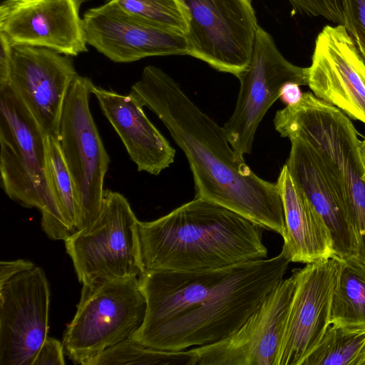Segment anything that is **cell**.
Masks as SVG:
<instances>
[{"mask_svg": "<svg viewBox=\"0 0 365 365\" xmlns=\"http://www.w3.org/2000/svg\"><path fill=\"white\" fill-rule=\"evenodd\" d=\"M290 261L272 258L198 272L145 271L143 324L131 336L156 349L180 351L227 337L283 279Z\"/></svg>", "mask_w": 365, "mask_h": 365, "instance_id": "1", "label": "cell"}, {"mask_svg": "<svg viewBox=\"0 0 365 365\" xmlns=\"http://www.w3.org/2000/svg\"><path fill=\"white\" fill-rule=\"evenodd\" d=\"M50 290L36 265L0 280V365H33L47 336Z\"/></svg>", "mask_w": 365, "mask_h": 365, "instance_id": "10", "label": "cell"}, {"mask_svg": "<svg viewBox=\"0 0 365 365\" xmlns=\"http://www.w3.org/2000/svg\"><path fill=\"white\" fill-rule=\"evenodd\" d=\"M361 150L363 155L364 160L365 162V139L361 141Z\"/></svg>", "mask_w": 365, "mask_h": 365, "instance_id": "31", "label": "cell"}, {"mask_svg": "<svg viewBox=\"0 0 365 365\" xmlns=\"http://www.w3.org/2000/svg\"><path fill=\"white\" fill-rule=\"evenodd\" d=\"M11 46L9 87L46 135L58 138L64 103L78 76L73 58L45 47Z\"/></svg>", "mask_w": 365, "mask_h": 365, "instance_id": "12", "label": "cell"}, {"mask_svg": "<svg viewBox=\"0 0 365 365\" xmlns=\"http://www.w3.org/2000/svg\"><path fill=\"white\" fill-rule=\"evenodd\" d=\"M47 181L61 217L73 233L78 230L79 209L76 187L61 152L58 138H46Z\"/></svg>", "mask_w": 365, "mask_h": 365, "instance_id": "22", "label": "cell"}, {"mask_svg": "<svg viewBox=\"0 0 365 365\" xmlns=\"http://www.w3.org/2000/svg\"><path fill=\"white\" fill-rule=\"evenodd\" d=\"M296 284L293 269L237 331L217 343L190 349L196 365H277Z\"/></svg>", "mask_w": 365, "mask_h": 365, "instance_id": "11", "label": "cell"}, {"mask_svg": "<svg viewBox=\"0 0 365 365\" xmlns=\"http://www.w3.org/2000/svg\"><path fill=\"white\" fill-rule=\"evenodd\" d=\"M188 54L237 78L252 58L258 27L251 0H179Z\"/></svg>", "mask_w": 365, "mask_h": 365, "instance_id": "8", "label": "cell"}, {"mask_svg": "<svg viewBox=\"0 0 365 365\" xmlns=\"http://www.w3.org/2000/svg\"><path fill=\"white\" fill-rule=\"evenodd\" d=\"M46 134L9 86L0 88V173L5 193L19 205L38 209L52 240L73 232L65 224L46 173Z\"/></svg>", "mask_w": 365, "mask_h": 365, "instance_id": "4", "label": "cell"}, {"mask_svg": "<svg viewBox=\"0 0 365 365\" xmlns=\"http://www.w3.org/2000/svg\"><path fill=\"white\" fill-rule=\"evenodd\" d=\"M0 88L6 86L9 83L11 61H12V46L0 34Z\"/></svg>", "mask_w": 365, "mask_h": 365, "instance_id": "28", "label": "cell"}, {"mask_svg": "<svg viewBox=\"0 0 365 365\" xmlns=\"http://www.w3.org/2000/svg\"><path fill=\"white\" fill-rule=\"evenodd\" d=\"M301 365H365V327L331 324Z\"/></svg>", "mask_w": 365, "mask_h": 365, "instance_id": "21", "label": "cell"}, {"mask_svg": "<svg viewBox=\"0 0 365 365\" xmlns=\"http://www.w3.org/2000/svg\"><path fill=\"white\" fill-rule=\"evenodd\" d=\"M35 264L29 260L16 259L12 261H1L0 280L6 279L16 272L32 267Z\"/></svg>", "mask_w": 365, "mask_h": 365, "instance_id": "29", "label": "cell"}, {"mask_svg": "<svg viewBox=\"0 0 365 365\" xmlns=\"http://www.w3.org/2000/svg\"><path fill=\"white\" fill-rule=\"evenodd\" d=\"M302 95L299 85L295 83H287L282 88L279 98L287 106L299 102Z\"/></svg>", "mask_w": 365, "mask_h": 365, "instance_id": "30", "label": "cell"}, {"mask_svg": "<svg viewBox=\"0 0 365 365\" xmlns=\"http://www.w3.org/2000/svg\"><path fill=\"white\" fill-rule=\"evenodd\" d=\"M308 86L319 99L365 124V60L344 25L317 35Z\"/></svg>", "mask_w": 365, "mask_h": 365, "instance_id": "15", "label": "cell"}, {"mask_svg": "<svg viewBox=\"0 0 365 365\" xmlns=\"http://www.w3.org/2000/svg\"><path fill=\"white\" fill-rule=\"evenodd\" d=\"M145 312L139 277L83 284L76 312L63 334L65 354L73 363L84 365L133 336L143 324Z\"/></svg>", "mask_w": 365, "mask_h": 365, "instance_id": "5", "label": "cell"}, {"mask_svg": "<svg viewBox=\"0 0 365 365\" xmlns=\"http://www.w3.org/2000/svg\"><path fill=\"white\" fill-rule=\"evenodd\" d=\"M190 350L169 351L146 346L130 336L105 349L84 365H196Z\"/></svg>", "mask_w": 365, "mask_h": 365, "instance_id": "23", "label": "cell"}, {"mask_svg": "<svg viewBox=\"0 0 365 365\" xmlns=\"http://www.w3.org/2000/svg\"><path fill=\"white\" fill-rule=\"evenodd\" d=\"M145 271L198 272L267 258L261 226L195 197L153 221L138 222Z\"/></svg>", "mask_w": 365, "mask_h": 365, "instance_id": "3", "label": "cell"}, {"mask_svg": "<svg viewBox=\"0 0 365 365\" xmlns=\"http://www.w3.org/2000/svg\"><path fill=\"white\" fill-rule=\"evenodd\" d=\"M86 42L115 63L187 55L185 36L131 14L110 0L83 14Z\"/></svg>", "mask_w": 365, "mask_h": 365, "instance_id": "13", "label": "cell"}, {"mask_svg": "<svg viewBox=\"0 0 365 365\" xmlns=\"http://www.w3.org/2000/svg\"><path fill=\"white\" fill-rule=\"evenodd\" d=\"M341 267L334 256L294 269L296 289L277 365H301L331 325V304Z\"/></svg>", "mask_w": 365, "mask_h": 365, "instance_id": "14", "label": "cell"}, {"mask_svg": "<svg viewBox=\"0 0 365 365\" xmlns=\"http://www.w3.org/2000/svg\"><path fill=\"white\" fill-rule=\"evenodd\" d=\"M282 198L285 232L282 251L290 262L311 263L334 257L324 221L293 181L284 165L276 182Z\"/></svg>", "mask_w": 365, "mask_h": 365, "instance_id": "19", "label": "cell"}, {"mask_svg": "<svg viewBox=\"0 0 365 365\" xmlns=\"http://www.w3.org/2000/svg\"><path fill=\"white\" fill-rule=\"evenodd\" d=\"M308 68L287 61L272 36L258 26L250 63L237 77L240 87L234 112L223 126L230 144L239 156L251 153L256 130L267 111L280 97L284 85H308Z\"/></svg>", "mask_w": 365, "mask_h": 365, "instance_id": "9", "label": "cell"}, {"mask_svg": "<svg viewBox=\"0 0 365 365\" xmlns=\"http://www.w3.org/2000/svg\"><path fill=\"white\" fill-rule=\"evenodd\" d=\"M291 150L284 164L327 226L334 254L343 259L358 256V244L346 212L324 174L310 144L298 135L289 138Z\"/></svg>", "mask_w": 365, "mask_h": 365, "instance_id": "18", "label": "cell"}, {"mask_svg": "<svg viewBox=\"0 0 365 365\" xmlns=\"http://www.w3.org/2000/svg\"><path fill=\"white\" fill-rule=\"evenodd\" d=\"M85 0H4L0 34L11 45L45 47L70 56L88 51L83 19Z\"/></svg>", "mask_w": 365, "mask_h": 365, "instance_id": "16", "label": "cell"}, {"mask_svg": "<svg viewBox=\"0 0 365 365\" xmlns=\"http://www.w3.org/2000/svg\"><path fill=\"white\" fill-rule=\"evenodd\" d=\"M123 9L160 27L185 36L188 26L179 0H113Z\"/></svg>", "mask_w": 365, "mask_h": 365, "instance_id": "24", "label": "cell"}, {"mask_svg": "<svg viewBox=\"0 0 365 365\" xmlns=\"http://www.w3.org/2000/svg\"><path fill=\"white\" fill-rule=\"evenodd\" d=\"M344 26L365 60V0H342Z\"/></svg>", "mask_w": 365, "mask_h": 365, "instance_id": "25", "label": "cell"}, {"mask_svg": "<svg viewBox=\"0 0 365 365\" xmlns=\"http://www.w3.org/2000/svg\"><path fill=\"white\" fill-rule=\"evenodd\" d=\"M331 324L365 327V262L358 257L341 259L331 304Z\"/></svg>", "mask_w": 365, "mask_h": 365, "instance_id": "20", "label": "cell"}, {"mask_svg": "<svg viewBox=\"0 0 365 365\" xmlns=\"http://www.w3.org/2000/svg\"><path fill=\"white\" fill-rule=\"evenodd\" d=\"M92 94L138 171L158 175L174 162L175 150L148 118L133 92L123 95L94 86Z\"/></svg>", "mask_w": 365, "mask_h": 365, "instance_id": "17", "label": "cell"}, {"mask_svg": "<svg viewBox=\"0 0 365 365\" xmlns=\"http://www.w3.org/2000/svg\"><path fill=\"white\" fill-rule=\"evenodd\" d=\"M295 11L344 24L342 0H289Z\"/></svg>", "mask_w": 365, "mask_h": 365, "instance_id": "26", "label": "cell"}, {"mask_svg": "<svg viewBox=\"0 0 365 365\" xmlns=\"http://www.w3.org/2000/svg\"><path fill=\"white\" fill-rule=\"evenodd\" d=\"M94 86L88 77L78 75L75 78L64 103L58 133L76 187L78 230L93 223L101 212L104 178L110 163L90 110L89 98Z\"/></svg>", "mask_w": 365, "mask_h": 365, "instance_id": "7", "label": "cell"}, {"mask_svg": "<svg viewBox=\"0 0 365 365\" xmlns=\"http://www.w3.org/2000/svg\"><path fill=\"white\" fill-rule=\"evenodd\" d=\"M138 222L122 194L104 190L97 219L64 240L78 281L83 284L99 279L139 277L145 269Z\"/></svg>", "mask_w": 365, "mask_h": 365, "instance_id": "6", "label": "cell"}, {"mask_svg": "<svg viewBox=\"0 0 365 365\" xmlns=\"http://www.w3.org/2000/svg\"><path fill=\"white\" fill-rule=\"evenodd\" d=\"M64 354L62 342L47 336L36 355L33 365H64Z\"/></svg>", "mask_w": 365, "mask_h": 365, "instance_id": "27", "label": "cell"}, {"mask_svg": "<svg viewBox=\"0 0 365 365\" xmlns=\"http://www.w3.org/2000/svg\"><path fill=\"white\" fill-rule=\"evenodd\" d=\"M185 153L195 197L227 207L282 237L285 221L277 183L257 176L230 144L223 127L202 112L172 77L147 66L131 87Z\"/></svg>", "mask_w": 365, "mask_h": 365, "instance_id": "2", "label": "cell"}]
</instances>
